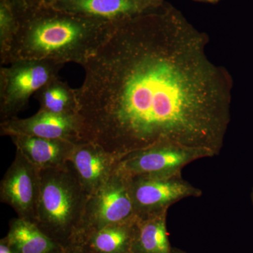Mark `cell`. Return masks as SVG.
I'll return each mask as SVG.
<instances>
[{"mask_svg": "<svg viewBox=\"0 0 253 253\" xmlns=\"http://www.w3.org/2000/svg\"><path fill=\"white\" fill-rule=\"evenodd\" d=\"M50 5L69 14L111 22L130 18L141 9L136 0H57Z\"/></svg>", "mask_w": 253, "mask_h": 253, "instance_id": "obj_12", "label": "cell"}, {"mask_svg": "<svg viewBox=\"0 0 253 253\" xmlns=\"http://www.w3.org/2000/svg\"><path fill=\"white\" fill-rule=\"evenodd\" d=\"M14 253H63V247L33 221L16 217L9 221L5 236Z\"/></svg>", "mask_w": 253, "mask_h": 253, "instance_id": "obj_13", "label": "cell"}, {"mask_svg": "<svg viewBox=\"0 0 253 253\" xmlns=\"http://www.w3.org/2000/svg\"><path fill=\"white\" fill-rule=\"evenodd\" d=\"M136 217L129 176L118 168L104 185L89 196L78 235Z\"/></svg>", "mask_w": 253, "mask_h": 253, "instance_id": "obj_5", "label": "cell"}, {"mask_svg": "<svg viewBox=\"0 0 253 253\" xmlns=\"http://www.w3.org/2000/svg\"><path fill=\"white\" fill-rule=\"evenodd\" d=\"M213 156L204 150L162 145L123 156L118 168L129 176L176 175L193 161Z\"/></svg>", "mask_w": 253, "mask_h": 253, "instance_id": "obj_7", "label": "cell"}, {"mask_svg": "<svg viewBox=\"0 0 253 253\" xmlns=\"http://www.w3.org/2000/svg\"><path fill=\"white\" fill-rule=\"evenodd\" d=\"M18 20L10 0H1L0 6V59L2 63L9 52L17 31Z\"/></svg>", "mask_w": 253, "mask_h": 253, "instance_id": "obj_17", "label": "cell"}, {"mask_svg": "<svg viewBox=\"0 0 253 253\" xmlns=\"http://www.w3.org/2000/svg\"><path fill=\"white\" fill-rule=\"evenodd\" d=\"M63 253H94L81 238L76 237L63 248Z\"/></svg>", "mask_w": 253, "mask_h": 253, "instance_id": "obj_18", "label": "cell"}, {"mask_svg": "<svg viewBox=\"0 0 253 253\" xmlns=\"http://www.w3.org/2000/svg\"><path fill=\"white\" fill-rule=\"evenodd\" d=\"M0 253H14L6 237L3 238L0 241Z\"/></svg>", "mask_w": 253, "mask_h": 253, "instance_id": "obj_19", "label": "cell"}, {"mask_svg": "<svg viewBox=\"0 0 253 253\" xmlns=\"http://www.w3.org/2000/svg\"><path fill=\"white\" fill-rule=\"evenodd\" d=\"M136 216L148 217L166 212L169 206L189 197H199L202 191L184 181L181 174L172 176H129Z\"/></svg>", "mask_w": 253, "mask_h": 253, "instance_id": "obj_6", "label": "cell"}, {"mask_svg": "<svg viewBox=\"0 0 253 253\" xmlns=\"http://www.w3.org/2000/svg\"><path fill=\"white\" fill-rule=\"evenodd\" d=\"M39 192V169L16 150L0 184L1 202L11 206L18 217L34 222Z\"/></svg>", "mask_w": 253, "mask_h": 253, "instance_id": "obj_8", "label": "cell"}, {"mask_svg": "<svg viewBox=\"0 0 253 253\" xmlns=\"http://www.w3.org/2000/svg\"><path fill=\"white\" fill-rule=\"evenodd\" d=\"M167 212L136 218L131 253H170L166 229Z\"/></svg>", "mask_w": 253, "mask_h": 253, "instance_id": "obj_14", "label": "cell"}, {"mask_svg": "<svg viewBox=\"0 0 253 253\" xmlns=\"http://www.w3.org/2000/svg\"><path fill=\"white\" fill-rule=\"evenodd\" d=\"M0 69L1 121L17 118L30 98L43 86L59 78L63 63L50 60L19 59Z\"/></svg>", "mask_w": 253, "mask_h": 253, "instance_id": "obj_4", "label": "cell"}, {"mask_svg": "<svg viewBox=\"0 0 253 253\" xmlns=\"http://www.w3.org/2000/svg\"><path fill=\"white\" fill-rule=\"evenodd\" d=\"M16 16L17 31L1 65L34 59L83 66L107 41L118 23L69 14L44 2Z\"/></svg>", "mask_w": 253, "mask_h": 253, "instance_id": "obj_2", "label": "cell"}, {"mask_svg": "<svg viewBox=\"0 0 253 253\" xmlns=\"http://www.w3.org/2000/svg\"><path fill=\"white\" fill-rule=\"evenodd\" d=\"M120 160L98 145L81 141L75 146L69 161L89 196L117 170Z\"/></svg>", "mask_w": 253, "mask_h": 253, "instance_id": "obj_10", "label": "cell"}, {"mask_svg": "<svg viewBox=\"0 0 253 253\" xmlns=\"http://www.w3.org/2000/svg\"><path fill=\"white\" fill-rule=\"evenodd\" d=\"M10 137L16 150L38 169L64 166L69 162L76 144L61 139L36 136H12Z\"/></svg>", "mask_w": 253, "mask_h": 253, "instance_id": "obj_11", "label": "cell"}, {"mask_svg": "<svg viewBox=\"0 0 253 253\" xmlns=\"http://www.w3.org/2000/svg\"><path fill=\"white\" fill-rule=\"evenodd\" d=\"M35 96L39 102L40 111L60 115L78 114L76 89L59 77L43 86Z\"/></svg>", "mask_w": 253, "mask_h": 253, "instance_id": "obj_16", "label": "cell"}, {"mask_svg": "<svg viewBox=\"0 0 253 253\" xmlns=\"http://www.w3.org/2000/svg\"><path fill=\"white\" fill-rule=\"evenodd\" d=\"M44 1V3L47 4H52L53 3L55 2V1H57V0H43Z\"/></svg>", "mask_w": 253, "mask_h": 253, "instance_id": "obj_20", "label": "cell"}, {"mask_svg": "<svg viewBox=\"0 0 253 253\" xmlns=\"http://www.w3.org/2000/svg\"><path fill=\"white\" fill-rule=\"evenodd\" d=\"M1 135L29 136L81 142V123L77 115H60L38 111L24 119L15 118L1 121Z\"/></svg>", "mask_w": 253, "mask_h": 253, "instance_id": "obj_9", "label": "cell"}, {"mask_svg": "<svg viewBox=\"0 0 253 253\" xmlns=\"http://www.w3.org/2000/svg\"><path fill=\"white\" fill-rule=\"evenodd\" d=\"M251 199H252V203L253 204V191H252V194H251Z\"/></svg>", "mask_w": 253, "mask_h": 253, "instance_id": "obj_21", "label": "cell"}, {"mask_svg": "<svg viewBox=\"0 0 253 253\" xmlns=\"http://www.w3.org/2000/svg\"><path fill=\"white\" fill-rule=\"evenodd\" d=\"M40 192L34 223L63 248L81 231L89 195L71 163L39 169Z\"/></svg>", "mask_w": 253, "mask_h": 253, "instance_id": "obj_3", "label": "cell"}, {"mask_svg": "<svg viewBox=\"0 0 253 253\" xmlns=\"http://www.w3.org/2000/svg\"><path fill=\"white\" fill-rule=\"evenodd\" d=\"M206 38L151 19L119 21L83 67L76 89L82 141L123 158L162 145L220 152L230 79Z\"/></svg>", "mask_w": 253, "mask_h": 253, "instance_id": "obj_1", "label": "cell"}, {"mask_svg": "<svg viewBox=\"0 0 253 253\" xmlns=\"http://www.w3.org/2000/svg\"><path fill=\"white\" fill-rule=\"evenodd\" d=\"M136 218L126 222L105 226L76 237L83 239L94 253H131Z\"/></svg>", "mask_w": 253, "mask_h": 253, "instance_id": "obj_15", "label": "cell"}]
</instances>
